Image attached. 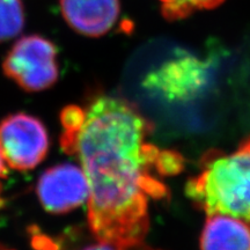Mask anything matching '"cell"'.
Returning <instances> with one entry per match:
<instances>
[{"mask_svg":"<svg viewBox=\"0 0 250 250\" xmlns=\"http://www.w3.org/2000/svg\"><path fill=\"white\" fill-rule=\"evenodd\" d=\"M62 147L76 155L89 187L88 225L98 241L133 248L148 232L149 201L167 198V176L183 156L149 143L153 125L126 100L102 94L62 112Z\"/></svg>","mask_w":250,"mask_h":250,"instance_id":"obj_1","label":"cell"},{"mask_svg":"<svg viewBox=\"0 0 250 250\" xmlns=\"http://www.w3.org/2000/svg\"><path fill=\"white\" fill-rule=\"evenodd\" d=\"M186 193L208 215L226 214L250 223V137L230 154L206 153Z\"/></svg>","mask_w":250,"mask_h":250,"instance_id":"obj_2","label":"cell"},{"mask_svg":"<svg viewBox=\"0 0 250 250\" xmlns=\"http://www.w3.org/2000/svg\"><path fill=\"white\" fill-rule=\"evenodd\" d=\"M57 48L41 35L22 36L14 43L2 62L9 79L26 92H41L58 80Z\"/></svg>","mask_w":250,"mask_h":250,"instance_id":"obj_3","label":"cell"},{"mask_svg":"<svg viewBox=\"0 0 250 250\" xmlns=\"http://www.w3.org/2000/svg\"><path fill=\"white\" fill-rule=\"evenodd\" d=\"M49 147L48 130L39 118L18 112L0 123V152L8 167L34 169L44 160Z\"/></svg>","mask_w":250,"mask_h":250,"instance_id":"obj_4","label":"cell"},{"mask_svg":"<svg viewBox=\"0 0 250 250\" xmlns=\"http://www.w3.org/2000/svg\"><path fill=\"white\" fill-rule=\"evenodd\" d=\"M36 192L45 211L62 214L87 203L89 187L80 166L61 164L49 168L41 175Z\"/></svg>","mask_w":250,"mask_h":250,"instance_id":"obj_5","label":"cell"},{"mask_svg":"<svg viewBox=\"0 0 250 250\" xmlns=\"http://www.w3.org/2000/svg\"><path fill=\"white\" fill-rule=\"evenodd\" d=\"M66 23L80 35L101 37L117 22L120 0H59Z\"/></svg>","mask_w":250,"mask_h":250,"instance_id":"obj_6","label":"cell"},{"mask_svg":"<svg viewBox=\"0 0 250 250\" xmlns=\"http://www.w3.org/2000/svg\"><path fill=\"white\" fill-rule=\"evenodd\" d=\"M205 79L204 65L192 57H183L166 62L151 73L146 85L160 92L166 99L193 98Z\"/></svg>","mask_w":250,"mask_h":250,"instance_id":"obj_7","label":"cell"},{"mask_svg":"<svg viewBox=\"0 0 250 250\" xmlns=\"http://www.w3.org/2000/svg\"><path fill=\"white\" fill-rule=\"evenodd\" d=\"M201 250H250V223L226 214H208Z\"/></svg>","mask_w":250,"mask_h":250,"instance_id":"obj_8","label":"cell"},{"mask_svg":"<svg viewBox=\"0 0 250 250\" xmlns=\"http://www.w3.org/2000/svg\"><path fill=\"white\" fill-rule=\"evenodd\" d=\"M226 0H159L162 17L167 21H180L201 11L214 9Z\"/></svg>","mask_w":250,"mask_h":250,"instance_id":"obj_9","label":"cell"},{"mask_svg":"<svg viewBox=\"0 0 250 250\" xmlns=\"http://www.w3.org/2000/svg\"><path fill=\"white\" fill-rule=\"evenodd\" d=\"M24 11L21 0H0V42H6L21 33Z\"/></svg>","mask_w":250,"mask_h":250,"instance_id":"obj_10","label":"cell"},{"mask_svg":"<svg viewBox=\"0 0 250 250\" xmlns=\"http://www.w3.org/2000/svg\"><path fill=\"white\" fill-rule=\"evenodd\" d=\"M137 247H133V248H125L123 246L115 245V243H111V242L98 241L96 243H94V245L87 246L86 248H83V250H136Z\"/></svg>","mask_w":250,"mask_h":250,"instance_id":"obj_11","label":"cell"},{"mask_svg":"<svg viewBox=\"0 0 250 250\" xmlns=\"http://www.w3.org/2000/svg\"><path fill=\"white\" fill-rule=\"evenodd\" d=\"M7 176V165L2 158L1 152H0V208L4 206V199H2V182Z\"/></svg>","mask_w":250,"mask_h":250,"instance_id":"obj_12","label":"cell"},{"mask_svg":"<svg viewBox=\"0 0 250 250\" xmlns=\"http://www.w3.org/2000/svg\"><path fill=\"white\" fill-rule=\"evenodd\" d=\"M136 250H152V249H149L148 247L145 246V243H143V245H140L139 247H137Z\"/></svg>","mask_w":250,"mask_h":250,"instance_id":"obj_13","label":"cell"},{"mask_svg":"<svg viewBox=\"0 0 250 250\" xmlns=\"http://www.w3.org/2000/svg\"><path fill=\"white\" fill-rule=\"evenodd\" d=\"M0 250H13V249H9V248H7V247L0 245Z\"/></svg>","mask_w":250,"mask_h":250,"instance_id":"obj_14","label":"cell"}]
</instances>
